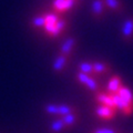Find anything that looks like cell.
I'll return each mask as SVG.
<instances>
[{"instance_id":"obj_1","label":"cell","mask_w":133,"mask_h":133,"mask_svg":"<svg viewBox=\"0 0 133 133\" xmlns=\"http://www.w3.org/2000/svg\"><path fill=\"white\" fill-rule=\"evenodd\" d=\"M76 80L80 83V84H83L89 91H91V92L95 93V92H98V91H100V83L98 82L97 78L90 77L88 74H84L82 72L77 71Z\"/></svg>"},{"instance_id":"obj_2","label":"cell","mask_w":133,"mask_h":133,"mask_svg":"<svg viewBox=\"0 0 133 133\" xmlns=\"http://www.w3.org/2000/svg\"><path fill=\"white\" fill-rule=\"evenodd\" d=\"M68 27V20L63 17H61L59 19V21L55 24H45L44 26V31L45 33L51 37V38H57V37L61 36L64 32V30Z\"/></svg>"},{"instance_id":"obj_3","label":"cell","mask_w":133,"mask_h":133,"mask_svg":"<svg viewBox=\"0 0 133 133\" xmlns=\"http://www.w3.org/2000/svg\"><path fill=\"white\" fill-rule=\"evenodd\" d=\"M77 44H78V40L74 38V37H69V38H66L63 42L59 45L58 55H62V56L71 58L74 50H76Z\"/></svg>"},{"instance_id":"obj_4","label":"cell","mask_w":133,"mask_h":133,"mask_svg":"<svg viewBox=\"0 0 133 133\" xmlns=\"http://www.w3.org/2000/svg\"><path fill=\"white\" fill-rule=\"evenodd\" d=\"M116 112H118V110L115 108H111L108 105L98 104L94 108V114L101 120H105V121H109V120L113 119L116 115Z\"/></svg>"},{"instance_id":"obj_5","label":"cell","mask_w":133,"mask_h":133,"mask_svg":"<svg viewBox=\"0 0 133 133\" xmlns=\"http://www.w3.org/2000/svg\"><path fill=\"white\" fill-rule=\"evenodd\" d=\"M111 97H112V99H113V102H114V105L116 108V110H119L123 115L130 116V115L133 114V107H131L125 100L122 99L118 93L111 94Z\"/></svg>"},{"instance_id":"obj_6","label":"cell","mask_w":133,"mask_h":133,"mask_svg":"<svg viewBox=\"0 0 133 133\" xmlns=\"http://www.w3.org/2000/svg\"><path fill=\"white\" fill-rule=\"evenodd\" d=\"M121 39L125 43H131L133 41V17L124 20V22L122 23Z\"/></svg>"},{"instance_id":"obj_7","label":"cell","mask_w":133,"mask_h":133,"mask_svg":"<svg viewBox=\"0 0 133 133\" xmlns=\"http://www.w3.org/2000/svg\"><path fill=\"white\" fill-rule=\"evenodd\" d=\"M78 0H53L52 9L57 14H62L77 6Z\"/></svg>"},{"instance_id":"obj_8","label":"cell","mask_w":133,"mask_h":133,"mask_svg":"<svg viewBox=\"0 0 133 133\" xmlns=\"http://www.w3.org/2000/svg\"><path fill=\"white\" fill-rule=\"evenodd\" d=\"M107 12V7L103 2V0H92L91 3V14L93 19L102 20Z\"/></svg>"},{"instance_id":"obj_9","label":"cell","mask_w":133,"mask_h":133,"mask_svg":"<svg viewBox=\"0 0 133 133\" xmlns=\"http://www.w3.org/2000/svg\"><path fill=\"white\" fill-rule=\"evenodd\" d=\"M69 61H70L69 57L58 55L56 57L55 61H53V63H52V71L56 74H61L62 72H64L66 65L69 64Z\"/></svg>"},{"instance_id":"obj_10","label":"cell","mask_w":133,"mask_h":133,"mask_svg":"<svg viewBox=\"0 0 133 133\" xmlns=\"http://www.w3.org/2000/svg\"><path fill=\"white\" fill-rule=\"evenodd\" d=\"M61 119L64 123L65 131L69 132V131H71L72 129L77 125V123L79 122V120H80V112L79 111L72 112V113H69L66 115L61 116Z\"/></svg>"},{"instance_id":"obj_11","label":"cell","mask_w":133,"mask_h":133,"mask_svg":"<svg viewBox=\"0 0 133 133\" xmlns=\"http://www.w3.org/2000/svg\"><path fill=\"white\" fill-rule=\"evenodd\" d=\"M94 101L98 103V104H102V105H108L111 108H115L113 99H112L111 94H109L107 91H98V92L94 93ZM116 109V108H115Z\"/></svg>"},{"instance_id":"obj_12","label":"cell","mask_w":133,"mask_h":133,"mask_svg":"<svg viewBox=\"0 0 133 133\" xmlns=\"http://www.w3.org/2000/svg\"><path fill=\"white\" fill-rule=\"evenodd\" d=\"M123 85V81H122V78L120 76H112L110 78L109 82L107 84V88L105 91L109 94H114V93H118L119 90L121 89V87Z\"/></svg>"},{"instance_id":"obj_13","label":"cell","mask_w":133,"mask_h":133,"mask_svg":"<svg viewBox=\"0 0 133 133\" xmlns=\"http://www.w3.org/2000/svg\"><path fill=\"white\" fill-rule=\"evenodd\" d=\"M93 68L95 73L99 76H105V74H109L112 71V66L109 62L105 61H93L92 62Z\"/></svg>"},{"instance_id":"obj_14","label":"cell","mask_w":133,"mask_h":133,"mask_svg":"<svg viewBox=\"0 0 133 133\" xmlns=\"http://www.w3.org/2000/svg\"><path fill=\"white\" fill-rule=\"evenodd\" d=\"M77 69H78L79 72L88 74V76L93 77V78H98V74L95 73V71H94L92 62H90V61H82V62H80V63L77 65Z\"/></svg>"},{"instance_id":"obj_15","label":"cell","mask_w":133,"mask_h":133,"mask_svg":"<svg viewBox=\"0 0 133 133\" xmlns=\"http://www.w3.org/2000/svg\"><path fill=\"white\" fill-rule=\"evenodd\" d=\"M107 9H109L112 12H116V14H121L124 10V6L121 0H103Z\"/></svg>"},{"instance_id":"obj_16","label":"cell","mask_w":133,"mask_h":133,"mask_svg":"<svg viewBox=\"0 0 133 133\" xmlns=\"http://www.w3.org/2000/svg\"><path fill=\"white\" fill-rule=\"evenodd\" d=\"M118 94H119L122 99L125 100V101H127L131 107H133V92H132V90L129 88V87H127V85L123 84V85L121 87V89L119 90Z\"/></svg>"},{"instance_id":"obj_17","label":"cell","mask_w":133,"mask_h":133,"mask_svg":"<svg viewBox=\"0 0 133 133\" xmlns=\"http://www.w3.org/2000/svg\"><path fill=\"white\" fill-rule=\"evenodd\" d=\"M63 132H66V131H65L64 123L61 118H58L57 120H55V121L50 124L49 133H63Z\"/></svg>"},{"instance_id":"obj_18","label":"cell","mask_w":133,"mask_h":133,"mask_svg":"<svg viewBox=\"0 0 133 133\" xmlns=\"http://www.w3.org/2000/svg\"><path fill=\"white\" fill-rule=\"evenodd\" d=\"M76 111H79V109L76 105L62 103V104H59V118L69 114V113H72V112H76Z\"/></svg>"},{"instance_id":"obj_19","label":"cell","mask_w":133,"mask_h":133,"mask_svg":"<svg viewBox=\"0 0 133 133\" xmlns=\"http://www.w3.org/2000/svg\"><path fill=\"white\" fill-rule=\"evenodd\" d=\"M31 26L33 28H44V26H45L44 15H39V16L33 17L31 20Z\"/></svg>"},{"instance_id":"obj_20","label":"cell","mask_w":133,"mask_h":133,"mask_svg":"<svg viewBox=\"0 0 133 133\" xmlns=\"http://www.w3.org/2000/svg\"><path fill=\"white\" fill-rule=\"evenodd\" d=\"M44 112L48 115L58 116L59 118V104H53V103H49L44 107Z\"/></svg>"},{"instance_id":"obj_21","label":"cell","mask_w":133,"mask_h":133,"mask_svg":"<svg viewBox=\"0 0 133 133\" xmlns=\"http://www.w3.org/2000/svg\"><path fill=\"white\" fill-rule=\"evenodd\" d=\"M44 17H45V24H55L61 18V16L55 11L50 12V14H44Z\"/></svg>"},{"instance_id":"obj_22","label":"cell","mask_w":133,"mask_h":133,"mask_svg":"<svg viewBox=\"0 0 133 133\" xmlns=\"http://www.w3.org/2000/svg\"><path fill=\"white\" fill-rule=\"evenodd\" d=\"M91 133H124L118 128H99L95 129Z\"/></svg>"}]
</instances>
